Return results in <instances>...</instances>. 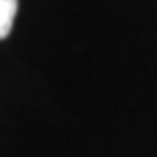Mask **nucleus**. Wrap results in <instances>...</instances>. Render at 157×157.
<instances>
[{
	"label": "nucleus",
	"instance_id": "obj_1",
	"mask_svg": "<svg viewBox=\"0 0 157 157\" xmlns=\"http://www.w3.org/2000/svg\"><path fill=\"white\" fill-rule=\"evenodd\" d=\"M18 0H0V39H6L10 35L12 23L17 17Z\"/></svg>",
	"mask_w": 157,
	"mask_h": 157
}]
</instances>
